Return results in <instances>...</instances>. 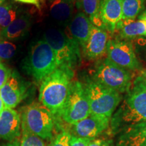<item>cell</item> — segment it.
Masks as SVG:
<instances>
[{
    "label": "cell",
    "mask_w": 146,
    "mask_h": 146,
    "mask_svg": "<svg viewBox=\"0 0 146 146\" xmlns=\"http://www.w3.org/2000/svg\"><path fill=\"white\" fill-rule=\"evenodd\" d=\"M146 121V80L138 76L132 81L120 108L113 117V129Z\"/></svg>",
    "instance_id": "cell-1"
},
{
    "label": "cell",
    "mask_w": 146,
    "mask_h": 146,
    "mask_svg": "<svg viewBox=\"0 0 146 146\" xmlns=\"http://www.w3.org/2000/svg\"><path fill=\"white\" fill-rule=\"evenodd\" d=\"M74 71L58 67L41 82L39 100L54 116H60L69 91Z\"/></svg>",
    "instance_id": "cell-2"
},
{
    "label": "cell",
    "mask_w": 146,
    "mask_h": 146,
    "mask_svg": "<svg viewBox=\"0 0 146 146\" xmlns=\"http://www.w3.org/2000/svg\"><path fill=\"white\" fill-rule=\"evenodd\" d=\"M58 68L56 55L43 39L34 42L22 62V68L37 83L42 82Z\"/></svg>",
    "instance_id": "cell-3"
},
{
    "label": "cell",
    "mask_w": 146,
    "mask_h": 146,
    "mask_svg": "<svg viewBox=\"0 0 146 146\" xmlns=\"http://www.w3.org/2000/svg\"><path fill=\"white\" fill-rule=\"evenodd\" d=\"M43 39L54 50L58 67L74 71L81 62V47L75 40L61 29L50 28Z\"/></svg>",
    "instance_id": "cell-4"
},
{
    "label": "cell",
    "mask_w": 146,
    "mask_h": 146,
    "mask_svg": "<svg viewBox=\"0 0 146 146\" xmlns=\"http://www.w3.org/2000/svg\"><path fill=\"white\" fill-rule=\"evenodd\" d=\"M84 87L90 106L91 114L110 118L122 100L120 93L93 79L87 80Z\"/></svg>",
    "instance_id": "cell-5"
},
{
    "label": "cell",
    "mask_w": 146,
    "mask_h": 146,
    "mask_svg": "<svg viewBox=\"0 0 146 146\" xmlns=\"http://www.w3.org/2000/svg\"><path fill=\"white\" fill-rule=\"evenodd\" d=\"M92 79L120 94L127 92L132 83L130 71L118 66L108 58L97 62Z\"/></svg>",
    "instance_id": "cell-6"
},
{
    "label": "cell",
    "mask_w": 146,
    "mask_h": 146,
    "mask_svg": "<svg viewBox=\"0 0 146 146\" xmlns=\"http://www.w3.org/2000/svg\"><path fill=\"white\" fill-rule=\"evenodd\" d=\"M21 118V124L33 134L43 139L52 137L54 116L42 104L34 102L27 106L24 109Z\"/></svg>",
    "instance_id": "cell-7"
},
{
    "label": "cell",
    "mask_w": 146,
    "mask_h": 146,
    "mask_svg": "<svg viewBox=\"0 0 146 146\" xmlns=\"http://www.w3.org/2000/svg\"><path fill=\"white\" fill-rule=\"evenodd\" d=\"M90 114V106L84 85L77 81L71 82L60 116L66 123L74 125Z\"/></svg>",
    "instance_id": "cell-8"
},
{
    "label": "cell",
    "mask_w": 146,
    "mask_h": 146,
    "mask_svg": "<svg viewBox=\"0 0 146 146\" xmlns=\"http://www.w3.org/2000/svg\"><path fill=\"white\" fill-rule=\"evenodd\" d=\"M106 54L108 59L126 70H135L141 68V64L131 42L118 39H110Z\"/></svg>",
    "instance_id": "cell-9"
},
{
    "label": "cell",
    "mask_w": 146,
    "mask_h": 146,
    "mask_svg": "<svg viewBox=\"0 0 146 146\" xmlns=\"http://www.w3.org/2000/svg\"><path fill=\"white\" fill-rule=\"evenodd\" d=\"M28 83L20 76L16 70H13L6 83L0 89V96L5 108H12L21 103L27 96Z\"/></svg>",
    "instance_id": "cell-10"
},
{
    "label": "cell",
    "mask_w": 146,
    "mask_h": 146,
    "mask_svg": "<svg viewBox=\"0 0 146 146\" xmlns=\"http://www.w3.org/2000/svg\"><path fill=\"white\" fill-rule=\"evenodd\" d=\"M108 42L107 31L93 25L89 39L82 49L84 57L89 60L100 58L106 53Z\"/></svg>",
    "instance_id": "cell-11"
},
{
    "label": "cell",
    "mask_w": 146,
    "mask_h": 146,
    "mask_svg": "<svg viewBox=\"0 0 146 146\" xmlns=\"http://www.w3.org/2000/svg\"><path fill=\"white\" fill-rule=\"evenodd\" d=\"M110 119L104 116L90 114L88 117L72 125L73 131L76 137L92 139L107 129Z\"/></svg>",
    "instance_id": "cell-12"
},
{
    "label": "cell",
    "mask_w": 146,
    "mask_h": 146,
    "mask_svg": "<svg viewBox=\"0 0 146 146\" xmlns=\"http://www.w3.org/2000/svg\"><path fill=\"white\" fill-rule=\"evenodd\" d=\"M99 13L105 30L114 33L123 20L122 0H101Z\"/></svg>",
    "instance_id": "cell-13"
},
{
    "label": "cell",
    "mask_w": 146,
    "mask_h": 146,
    "mask_svg": "<svg viewBox=\"0 0 146 146\" xmlns=\"http://www.w3.org/2000/svg\"><path fill=\"white\" fill-rule=\"evenodd\" d=\"M21 120L18 113L12 108H5L0 116V138L9 141L21 135Z\"/></svg>",
    "instance_id": "cell-14"
},
{
    "label": "cell",
    "mask_w": 146,
    "mask_h": 146,
    "mask_svg": "<svg viewBox=\"0 0 146 146\" xmlns=\"http://www.w3.org/2000/svg\"><path fill=\"white\" fill-rule=\"evenodd\" d=\"M92 26L89 18L81 12L73 16L68 24L69 35L77 42L81 50L89 39Z\"/></svg>",
    "instance_id": "cell-15"
},
{
    "label": "cell",
    "mask_w": 146,
    "mask_h": 146,
    "mask_svg": "<svg viewBox=\"0 0 146 146\" xmlns=\"http://www.w3.org/2000/svg\"><path fill=\"white\" fill-rule=\"evenodd\" d=\"M75 0H48L50 15L60 26L68 27L73 17Z\"/></svg>",
    "instance_id": "cell-16"
},
{
    "label": "cell",
    "mask_w": 146,
    "mask_h": 146,
    "mask_svg": "<svg viewBox=\"0 0 146 146\" xmlns=\"http://www.w3.org/2000/svg\"><path fill=\"white\" fill-rule=\"evenodd\" d=\"M117 146H146V121L126 127L118 139Z\"/></svg>",
    "instance_id": "cell-17"
},
{
    "label": "cell",
    "mask_w": 146,
    "mask_h": 146,
    "mask_svg": "<svg viewBox=\"0 0 146 146\" xmlns=\"http://www.w3.org/2000/svg\"><path fill=\"white\" fill-rule=\"evenodd\" d=\"M31 26V18L28 14H21L14 22L1 29L0 36L5 40L21 39L27 35Z\"/></svg>",
    "instance_id": "cell-18"
},
{
    "label": "cell",
    "mask_w": 146,
    "mask_h": 146,
    "mask_svg": "<svg viewBox=\"0 0 146 146\" xmlns=\"http://www.w3.org/2000/svg\"><path fill=\"white\" fill-rule=\"evenodd\" d=\"M120 31V37L122 39H134L141 36H146V27L143 21L139 18L134 20H122L116 27Z\"/></svg>",
    "instance_id": "cell-19"
},
{
    "label": "cell",
    "mask_w": 146,
    "mask_h": 146,
    "mask_svg": "<svg viewBox=\"0 0 146 146\" xmlns=\"http://www.w3.org/2000/svg\"><path fill=\"white\" fill-rule=\"evenodd\" d=\"M100 3L101 0H75V5L78 12H83L88 16L94 26L104 29L100 17Z\"/></svg>",
    "instance_id": "cell-20"
},
{
    "label": "cell",
    "mask_w": 146,
    "mask_h": 146,
    "mask_svg": "<svg viewBox=\"0 0 146 146\" xmlns=\"http://www.w3.org/2000/svg\"><path fill=\"white\" fill-rule=\"evenodd\" d=\"M21 14L18 5L13 1H5L0 5V27L5 29Z\"/></svg>",
    "instance_id": "cell-21"
},
{
    "label": "cell",
    "mask_w": 146,
    "mask_h": 146,
    "mask_svg": "<svg viewBox=\"0 0 146 146\" xmlns=\"http://www.w3.org/2000/svg\"><path fill=\"white\" fill-rule=\"evenodd\" d=\"M145 0H122L123 20H134L145 9Z\"/></svg>",
    "instance_id": "cell-22"
},
{
    "label": "cell",
    "mask_w": 146,
    "mask_h": 146,
    "mask_svg": "<svg viewBox=\"0 0 146 146\" xmlns=\"http://www.w3.org/2000/svg\"><path fill=\"white\" fill-rule=\"evenodd\" d=\"M22 126L21 146H46L43 139L31 132L25 125Z\"/></svg>",
    "instance_id": "cell-23"
},
{
    "label": "cell",
    "mask_w": 146,
    "mask_h": 146,
    "mask_svg": "<svg viewBox=\"0 0 146 146\" xmlns=\"http://www.w3.org/2000/svg\"><path fill=\"white\" fill-rule=\"evenodd\" d=\"M17 51V46L15 43L8 40H0V61L7 60L12 58Z\"/></svg>",
    "instance_id": "cell-24"
},
{
    "label": "cell",
    "mask_w": 146,
    "mask_h": 146,
    "mask_svg": "<svg viewBox=\"0 0 146 146\" xmlns=\"http://www.w3.org/2000/svg\"><path fill=\"white\" fill-rule=\"evenodd\" d=\"M71 135L66 131H62L55 137L51 146H70Z\"/></svg>",
    "instance_id": "cell-25"
},
{
    "label": "cell",
    "mask_w": 146,
    "mask_h": 146,
    "mask_svg": "<svg viewBox=\"0 0 146 146\" xmlns=\"http://www.w3.org/2000/svg\"><path fill=\"white\" fill-rule=\"evenodd\" d=\"M12 71L4 64L0 62V89L6 83Z\"/></svg>",
    "instance_id": "cell-26"
},
{
    "label": "cell",
    "mask_w": 146,
    "mask_h": 146,
    "mask_svg": "<svg viewBox=\"0 0 146 146\" xmlns=\"http://www.w3.org/2000/svg\"><path fill=\"white\" fill-rule=\"evenodd\" d=\"M91 140V139L72 136L70 140V146H87Z\"/></svg>",
    "instance_id": "cell-27"
},
{
    "label": "cell",
    "mask_w": 146,
    "mask_h": 146,
    "mask_svg": "<svg viewBox=\"0 0 146 146\" xmlns=\"http://www.w3.org/2000/svg\"><path fill=\"white\" fill-rule=\"evenodd\" d=\"M87 146H110L107 141L103 139H92Z\"/></svg>",
    "instance_id": "cell-28"
},
{
    "label": "cell",
    "mask_w": 146,
    "mask_h": 146,
    "mask_svg": "<svg viewBox=\"0 0 146 146\" xmlns=\"http://www.w3.org/2000/svg\"><path fill=\"white\" fill-rule=\"evenodd\" d=\"M14 1H17V2H20V3H26V4L33 5L35 7H36L37 9H39V10L41 9L40 3L38 0H14Z\"/></svg>",
    "instance_id": "cell-29"
},
{
    "label": "cell",
    "mask_w": 146,
    "mask_h": 146,
    "mask_svg": "<svg viewBox=\"0 0 146 146\" xmlns=\"http://www.w3.org/2000/svg\"><path fill=\"white\" fill-rule=\"evenodd\" d=\"M0 146H21V144H20L17 139H15L13 140V141H9L8 143L1 144Z\"/></svg>",
    "instance_id": "cell-30"
},
{
    "label": "cell",
    "mask_w": 146,
    "mask_h": 146,
    "mask_svg": "<svg viewBox=\"0 0 146 146\" xmlns=\"http://www.w3.org/2000/svg\"><path fill=\"white\" fill-rule=\"evenodd\" d=\"M142 41L143 42H139V47H141V49L143 51L144 54H145V57H146V40L145 39H141Z\"/></svg>",
    "instance_id": "cell-31"
},
{
    "label": "cell",
    "mask_w": 146,
    "mask_h": 146,
    "mask_svg": "<svg viewBox=\"0 0 146 146\" xmlns=\"http://www.w3.org/2000/svg\"><path fill=\"white\" fill-rule=\"evenodd\" d=\"M4 108H5L4 104H3V100H2V99H1V96H0V116H1V113H2L3 110H4Z\"/></svg>",
    "instance_id": "cell-32"
},
{
    "label": "cell",
    "mask_w": 146,
    "mask_h": 146,
    "mask_svg": "<svg viewBox=\"0 0 146 146\" xmlns=\"http://www.w3.org/2000/svg\"><path fill=\"white\" fill-rule=\"evenodd\" d=\"M139 18H140V19H141L142 21H143L144 23H145V25L146 27V10L144 11V12H143V14H142L141 16H139Z\"/></svg>",
    "instance_id": "cell-33"
},
{
    "label": "cell",
    "mask_w": 146,
    "mask_h": 146,
    "mask_svg": "<svg viewBox=\"0 0 146 146\" xmlns=\"http://www.w3.org/2000/svg\"><path fill=\"white\" fill-rule=\"evenodd\" d=\"M141 76L146 80V68L141 70Z\"/></svg>",
    "instance_id": "cell-34"
},
{
    "label": "cell",
    "mask_w": 146,
    "mask_h": 146,
    "mask_svg": "<svg viewBox=\"0 0 146 146\" xmlns=\"http://www.w3.org/2000/svg\"><path fill=\"white\" fill-rule=\"evenodd\" d=\"M5 1H6V0H0V5L2 4V3H3V2H5Z\"/></svg>",
    "instance_id": "cell-35"
},
{
    "label": "cell",
    "mask_w": 146,
    "mask_h": 146,
    "mask_svg": "<svg viewBox=\"0 0 146 146\" xmlns=\"http://www.w3.org/2000/svg\"><path fill=\"white\" fill-rule=\"evenodd\" d=\"M38 1H39V3H44L45 1V0H38Z\"/></svg>",
    "instance_id": "cell-36"
},
{
    "label": "cell",
    "mask_w": 146,
    "mask_h": 146,
    "mask_svg": "<svg viewBox=\"0 0 146 146\" xmlns=\"http://www.w3.org/2000/svg\"><path fill=\"white\" fill-rule=\"evenodd\" d=\"M0 62H1V61H0Z\"/></svg>",
    "instance_id": "cell-37"
}]
</instances>
